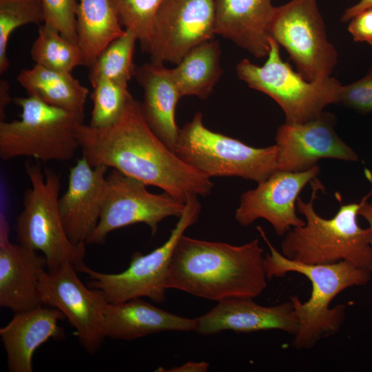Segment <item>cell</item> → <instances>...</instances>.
Here are the masks:
<instances>
[{"label":"cell","instance_id":"cell-1","mask_svg":"<svg viewBox=\"0 0 372 372\" xmlns=\"http://www.w3.org/2000/svg\"><path fill=\"white\" fill-rule=\"evenodd\" d=\"M78 138L90 165L118 170L183 203L192 196H206L214 187L210 178L187 165L157 136L133 97L115 123L104 128L82 123Z\"/></svg>","mask_w":372,"mask_h":372},{"label":"cell","instance_id":"cell-2","mask_svg":"<svg viewBox=\"0 0 372 372\" xmlns=\"http://www.w3.org/2000/svg\"><path fill=\"white\" fill-rule=\"evenodd\" d=\"M263 252L258 238L232 245L183 235L171 258L167 289L217 302L255 298L267 286Z\"/></svg>","mask_w":372,"mask_h":372},{"label":"cell","instance_id":"cell-3","mask_svg":"<svg viewBox=\"0 0 372 372\" xmlns=\"http://www.w3.org/2000/svg\"><path fill=\"white\" fill-rule=\"evenodd\" d=\"M269 249L264 262L268 280L285 276L289 272L300 273L311 284L309 298L302 302L295 295L289 297L299 323L292 345L299 350L309 349L321 340L335 334L346 316V305L330 307L333 298L346 289L366 285L371 272L347 261L309 265L293 261L271 243L263 229L256 227Z\"/></svg>","mask_w":372,"mask_h":372},{"label":"cell","instance_id":"cell-4","mask_svg":"<svg viewBox=\"0 0 372 372\" xmlns=\"http://www.w3.org/2000/svg\"><path fill=\"white\" fill-rule=\"evenodd\" d=\"M309 202L298 197L296 208L304 217L305 225L291 228L281 242V253L293 261L309 264H330L347 261L372 272L371 229L358 221L360 203L341 205L331 218H324L314 209V201L324 185L316 177L310 181Z\"/></svg>","mask_w":372,"mask_h":372},{"label":"cell","instance_id":"cell-5","mask_svg":"<svg viewBox=\"0 0 372 372\" xmlns=\"http://www.w3.org/2000/svg\"><path fill=\"white\" fill-rule=\"evenodd\" d=\"M25 171L31 187L24 192L23 209L16 218L18 243L41 251L48 269L70 263L81 272L85 248L74 245L65 231L59 208L60 175L51 168L43 170L39 161H27Z\"/></svg>","mask_w":372,"mask_h":372},{"label":"cell","instance_id":"cell-6","mask_svg":"<svg viewBox=\"0 0 372 372\" xmlns=\"http://www.w3.org/2000/svg\"><path fill=\"white\" fill-rule=\"evenodd\" d=\"M21 118L0 121V158L26 156L39 161L71 160L79 148L78 128L84 116L28 96L15 97Z\"/></svg>","mask_w":372,"mask_h":372},{"label":"cell","instance_id":"cell-7","mask_svg":"<svg viewBox=\"0 0 372 372\" xmlns=\"http://www.w3.org/2000/svg\"><path fill=\"white\" fill-rule=\"evenodd\" d=\"M174 152L187 165L211 177L238 176L260 183L278 170V148L255 147L206 127L196 112L180 129Z\"/></svg>","mask_w":372,"mask_h":372},{"label":"cell","instance_id":"cell-8","mask_svg":"<svg viewBox=\"0 0 372 372\" xmlns=\"http://www.w3.org/2000/svg\"><path fill=\"white\" fill-rule=\"evenodd\" d=\"M270 50L262 66L245 59L236 65L238 78L249 87L273 99L282 108L285 123H302L320 114L326 106L337 103L342 84L329 77L309 81L285 62L280 45L269 38Z\"/></svg>","mask_w":372,"mask_h":372},{"label":"cell","instance_id":"cell-9","mask_svg":"<svg viewBox=\"0 0 372 372\" xmlns=\"http://www.w3.org/2000/svg\"><path fill=\"white\" fill-rule=\"evenodd\" d=\"M200 211L201 205L198 196H190L168 239L148 254L135 252L128 267L120 273H102L85 265L81 272L88 275L87 286L100 290L107 302L111 304L138 298H148L156 303L163 302L174 250L185 231L198 221Z\"/></svg>","mask_w":372,"mask_h":372},{"label":"cell","instance_id":"cell-10","mask_svg":"<svg viewBox=\"0 0 372 372\" xmlns=\"http://www.w3.org/2000/svg\"><path fill=\"white\" fill-rule=\"evenodd\" d=\"M269 32L287 51L306 80L331 77L338 53L327 38L317 0H291L275 7Z\"/></svg>","mask_w":372,"mask_h":372},{"label":"cell","instance_id":"cell-11","mask_svg":"<svg viewBox=\"0 0 372 372\" xmlns=\"http://www.w3.org/2000/svg\"><path fill=\"white\" fill-rule=\"evenodd\" d=\"M144 183L112 169L107 175V189L99 223L86 244H102L107 235L137 223L147 225L154 236L161 221L179 218L185 203L168 194H152Z\"/></svg>","mask_w":372,"mask_h":372},{"label":"cell","instance_id":"cell-12","mask_svg":"<svg viewBox=\"0 0 372 372\" xmlns=\"http://www.w3.org/2000/svg\"><path fill=\"white\" fill-rule=\"evenodd\" d=\"M70 263L45 270L39 291L43 305L61 311L75 329L80 344L89 353L101 347L105 333V309L107 304L103 293L86 287Z\"/></svg>","mask_w":372,"mask_h":372},{"label":"cell","instance_id":"cell-13","mask_svg":"<svg viewBox=\"0 0 372 372\" xmlns=\"http://www.w3.org/2000/svg\"><path fill=\"white\" fill-rule=\"evenodd\" d=\"M215 34L214 0H165L156 14L147 52L151 61L177 64Z\"/></svg>","mask_w":372,"mask_h":372},{"label":"cell","instance_id":"cell-14","mask_svg":"<svg viewBox=\"0 0 372 372\" xmlns=\"http://www.w3.org/2000/svg\"><path fill=\"white\" fill-rule=\"evenodd\" d=\"M318 165L302 172L278 170L258 186L242 194L235 219L247 227L258 219L268 221L276 234L284 236L291 228L305 225L298 217L299 194L320 173Z\"/></svg>","mask_w":372,"mask_h":372},{"label":"cell","instance_id":"cell-15","mask_svg":"<svg viewBox=\"0 0 372 372\" xmlns=\"http://www.w3.org/2000/svg\"><path fill=\"white\" fill-rule=\"evenodd\" d=\"M335 121L333 114L323 111L305 123L281 125L275 138L278 148V170H307L322 158L358 161L356 152L337 134Z\"/></svg>","mask_w":372,"mask_h":372},{"label":"cell","instance_id":"cell-16","mask_svg":"<svg viewBox=\"0 0 372 372\" xmlns=\"http://www.w3.org/2000/svg\"><path fill=\"white\" fill-rule=\"evenodd\" d=\"M108 169L93 167L83 156L70 169L68 188L59 197V208L65 231L75 245H85L99 223Z\"/></svg>","mask_w":372,"mask_h":372},{"label":"cell","instance_id":"cell-17","mask_svg":"<svg viewBox=\"0 0 372 372\" xmlns=\"http://www.w3.org/2000/svg\"><path fill=\"white\" fill-rule=\"evenodd\" d=\"M194 320V331L202 335L225 331L249 333L280 330L294 336L299 328L290 300L267 307L258 304L252 298H231L218 302L211 310Z\"/></svg>","mask_w":372,"mask_h":372},{"label":"cell","instance_id":"cell-18","mask_svg":"<svg viewBox=\"0 0 372 372\" xmlns=\"http://www.w3.org/2000/svg\"><path fill=\"white\" fill-rule=\"evenodd\" d=\"M48 268L45 256L37 251L9 240V227L0 215V306L14 313L42 305L39 285Z\"/></svg>","mask_w":372,"mask_h":372},{"label":"cell","instance_id":"cell-19","mask_svg":"<svg viewBox=\"0 0 372 372\" xmlns=\"http://www.w3.org/2000/svg\"><path fill=\"white\" fill-rule=\"evenodd\" d=\"M43 305L15 313L11 320L0 329L10 372H32L34 351L48 340L65 335L59 324L65 318L64 314L56 308Z\"/></svg>","mask_w":372,"mask_h":372},{"label":"cell","instance_id":"cell-20","mask_svg":"<svg viewBox=\"0 0 372 372\" xmlns=\"http://www.w3.org/2000/svg\"><path fill=\"white\" fill-rule=\"evenodd\" d=\"M215 32L257 59L267 57L269 25L275 6L271 0H214Z\"/></svg>","mask_w":372,"mask_h":372},{"label":"cell","instance_id":"cell-21","mask_svg":"<svg viewBox=\"0 0 372 372\" xmlns=\"http://www.w3.org/2000/svg\"><path fill=\"white\" fill-rule=\"evenodd\" d=\"M134 76L143 88V115L157 136L174 152L180 129L176 107L182 97L171 69L151 61L136 68Z\"/></svg>","mask_w":372,"mask_h":372},{"label":"cell","instance_id":"cell-22","mask_svg":"<svg viewBox=\"0 0 372 372\" xmlns=\"http://www.w3.org/2000/svg\"><path fill=\"white\" fill-rule=\"evenodd\" d=\"M195 320L158 308L142 298L111 304L105 309L106 338L132 340L164 331H194Z\"/></svg>","mask_w":372,"mask_h":372},{"label":"cell","instance_id":"cell-23","mask_svg":"<svg viewBox=\"0 0 372 372\" xmlns=\"http://www.w3.org/2000/svg\"><path fill=\"white\" fill-rule=\"evenodd\" d=\"M17 81L28 96L50 105L84 116L89 90L71 72L35 64L32 68L21 70Z\"/></svg>","mask_w":372,"mask_h":372},{"label":"cell","instance_id":"cell-24","mask_svg":"<svg viewBox=\"0 0 372 372\" xmlns=\"http://www.w3.org/2000/svg\"><path fill=\"white\" fill-rule=\"evenodd\" d=\"M77 43L90 68L103 50L125 32L112 0H79Z\"/></svg>","mask_w":372,"mask_h":372},{"label":"cell","instance_id":"cell-25","mask_svg":"<svg viewBox=\"0 0 372 372\" xmlns=\"http://www.w3.org/2000/svg\"><path fill=\"white\" fill-rule=\"evenodd\" d=\"M220 52L219 43L211 39L191 49L171 69L182 97L205 99L211 94L223 74Z\"/></svg>","mask_w":372,"mask_h":372},{"label":"cell","instance_id":"cell-26","mask_svg":"<svg viewBox=\"0 0 372 372\" xmlns=\"http://www.w3.org/2000/svg\"><path fill=\"white\" fill-rule=\"evenodd\" d=\"M137 41L134 31L125 30L121 37L112 41L90 67L88 79L92 86L102 80L127 85L135 74L133 56Z\"/></svg>","mask_w":372,"mask_h":372},{"label":"cell","instance_id":"cell-27","mask_svg":"<svg viewBox=\"0 0 372 372\" xmlns=\"http://www.w3.org/2000/svg\"><path fill=\"white\" fill-rule=\"evenodd\" d=\"M30 54L35 64L51 70L71 72L76 67L84 65L79 45L44 23L39 26Z\"/></svg>","mask_w":372,"mask_h":372},{"label":"cell","instance_id":"cell-28","mask_svg":"<svg viewBox=\"0 0 372 372\" xmlns=\"http://www.w3.org/2000/svg\"><path fill=\"white\" fill-rule=\"evenodd\" d=\"M44 23L41 0H0V72L9 67L8 45L12 33L28 24Z\"/></svg>","mask_w":372,"mask_h":372},{"label":"cell","instance_id":"cell-29","mask_svg":"<svg viewBox=\"0 0 372 372\" xmlns=\"http://www.w3.org/2000/svg\"><path fill=\"white\" fill-rule=\"evenodd\" d=\"M92 87L93 109L88 125L94 128L109 127L119 119L132 96L127 85L112 80L100 81Z\"/></svg>","mask_w":372,"mask_h":372},{"label":"cell","instance_id":"cell-30","mask_svg":"<svg viewBox=\"0 0 372 372\" xmlns=\"http://www.w3.org/2000/svg\"><path fill=\"white\" fill-rule=\"evenodd\" d=\"M165 0H112L125 30L134 31L144 51L148 52L156 14Z\"/></svg>","mask_w":372,"mask_h":372},{"label":"cell","instance_id":"cell-31","mask_svg":"<svg viewBox=\"0 0 372 372\" xmlns=\"http://www.w3.org/2000/svg\"><path fill=\"white\" fill-rule=\"evenodd\" d=\"M44 24L56 30L71 42L78 44L76 32L77 0H41Z\"/></svg>","mask_w":372,"mask_h":372},{"label":"cell","instance_id":"cell-32","mask_svg":"<svg viewBox=\"0 0 372 372\" xmlns=\"http://www.w3.org/2000/svg\"><path fill=\"white\" fill-rule=\"evenodd\" d=\"M337 103L361 114L372 112V65L363 78L349 85H342Z\"/></svg>","mask_w":372,"mask_h":372},{"label":"cell","instance_id":"cell-33","mask_svg":"<svg viewBox=\"0 0 372 372\" xmlns=\"http://www.w3.org/2000/svg\"><path fill=\"white\" fill-rule=\"evenodd\" d=\"M348 31L355 42L372 45V8L353 17L349 23Z\"/></svg>","mask_w":372,"mask_h":372},{"label":"cell","instance_id":"cell-34","mask_svg":"<svg viewBox=\"0 0 372 372\" xmlns=\"http://www.w3.org/2000/svg\"><path fill=\"white\" fill-rule=\"evenodd\" d=\"M209 364L204 361L194 362L189 361L180 366H174L168 369L158 368L162 370L158 371L167 372H205L208 370Z\"/></svg>","mask_w":372,"mask_h":372},{"label":"cell","instance_id":"cell-35","mask_svg":"<svg viewBox=\"0 0 372 372\" xmlns=\"http://www.w3.org/2000/svg\"><path fill=\"white\" fill-rule=\"evenodd\" d=\"M13 101L10 96L9 85L5 80L0 81V121H5L6 110Z\"/></svg>","mask_w":372,"mask_h":372},{"label":"cell","instance_id":"cell-36","mask_svg":"<svg viewBox=\"0 0 372 372\" xmlns=\"http://www.w3.org/2000/svg\"><path fill=\"white\" fill-rule=\"evenodd\" d=\"M372 8V0H360L353 6L347 8L340 18L341 21L347 22L363 10Z\"/></svg>","mask_w":372,"mask_h":372},{"label":"cell","instance_id":"cell-37","mask_svg":"<svg viewBox=\"0 0 372 372\" xmlns=\"http://www.w3.org/2000/svg\"><path fill=\"white\" fill-rule=\"evenodd\" d=\"M372 194V191L366 196H364L362 199L361 206L358 211V215L363 217L369 223V228L371 231L372 235V203H367L369 197ZM371 247H372V238H371Z\"/></svg>","mask_w":372,"mask_h":372}]
</instances>
